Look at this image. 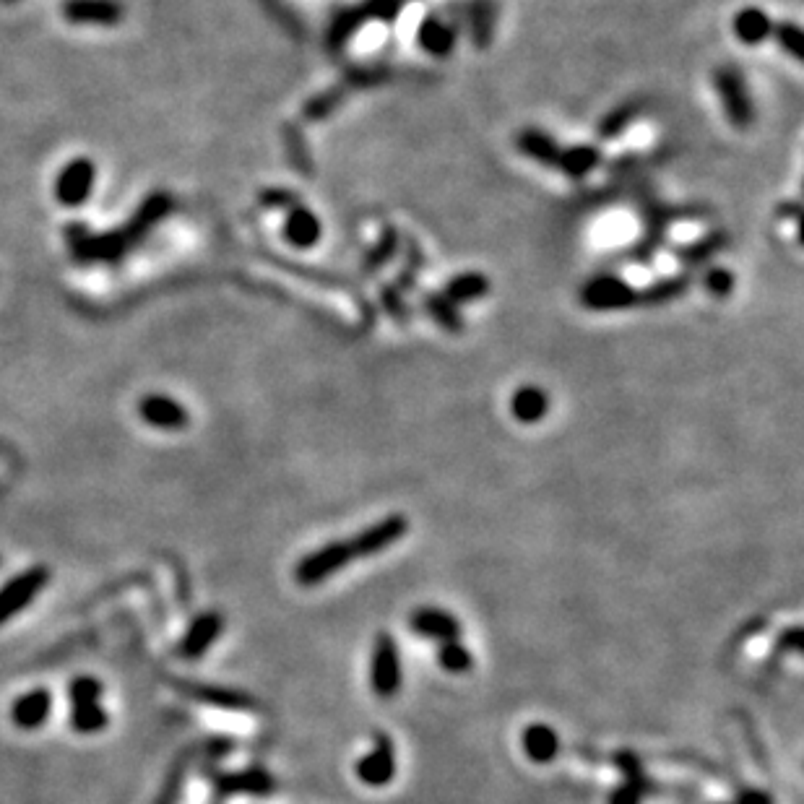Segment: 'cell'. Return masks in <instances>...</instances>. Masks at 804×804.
<instances>
[{
	"label": "cell",
	"mask_w": 804,
	"mask_h": 804,
	"mask_svg": "<svg viewBox=\"0 0 804 804\" xmlns=\"http://www.w3.org/2000/svg\"><path fill=\"white\" fill-rule=\"evenodd\" d=\"M713 89L719 94L721 110H724L726 120L732 123V128L750 131L755 118H758V110H755L745 76L734 66H719L713 71Z\"/></svg>",
	"instance_id": "1"
},
{
	"label": "cell",
	"mask_w": 804,
	"mask_h": 804,
	"mask_svg": "<svg viewBox=\"0 0 804 804\" xmlns=\"http://www.w3.org/2000/svg\"><path fill=\"white\" fill-rule=\"evenodd\" d=\"M578 302L591 313H615L638 305V287L622 276L599 274L578 289Z\"/></svg>",
	"instance_id": "2"
},
{
	"label": "cell",
	"mask_w": 804,
	"mask_h": 804,
	"mask_svg": "<svg viewBox=\"0 0 804 804\" xmlns=\"http://www.w3.org/2000/svg\"><path fill=\"white\" fill-rule=\"evenodd\" d=\"M354 550L349 539H339V542H328L318 547L315 552L305 555L295 568V581L300 586H318V583L328 581L336 576L341 568H347L354 560Z\"/></svg>",
	"instance_id": "3"
},
{
	"label": "cell",
	"mask_w": 804,
	"mask_h": 804,
	"mask_svg": "<svg viewBox=\"0 0 804 804\" xmlns=\"http://www.w3.org/2000/svg\"><path fill=\"white\" fill-rule=\"evenodd\" d=\"M461 24H464V8H461V14H453L451 8H448V14H440V11L427 14L417 27L419 50L432 55V58H448L458 45Z\"/></svg>",
	"instance_id": "4"
},
{
	"label": "cell",
	"mask_w": 804,
	"mask_h": 804,
	"mask_svg": "<svg viewBox=\"0 0 804 804\" xmlns=\"http://www.w3.org/2000/svg\"><path fill=\"white\" fill-rule=\"evenodd\" d=\"M47 581H50V570L37 565V568L24 570L8 583H3L0 586V625H6L11 617L21 615L40 596Z\"/></svg>",
	"instance_id": "5"
},
{
	"label": "cell",
	"mask_w": 804,
	"mask_h": 804,
	"mask_svg": "<svg viewBox=\"0 0 804 804\" xmlns=\"http://www.w3.org/2000/svg\"><path fill=\"white\" fill-rule=\"evenodd\" d=\"M94 177H97V167H94L92 159L86 157L71 159V162L66 164V170L58 175L55 198H58L63 206H68V209H79L81 203L92 196Z\"/></svg>",
	"instance_id": "6"
},
{
	"label": "cell",
	"mask_w": 804,
	"mask_h": 804,
	"mask_svg": "<svg viewBox=\"0 0 804 804\" xmlns=\"http://www.w3.org/2000/svg\"><path fill=\"white\" fill-rule=\"evenodd\" d=\"M373 690L378 698H393L401 687V659L399 648L391 635H380L373 651Z\"/></svg>",
	"instance_id": "7"
},
{
	"label": "cell",
	"mask_w": 804,
	"mask_h": 804,
	"mask_svg": "<svg viewBox=\"0 0 804 804\" xmlns=\"http://www.w3.org/2000/svg\"><path fill=\"white\" fill-rule=\"evenodd\" d=\"M406 531H409V521L396 513V516L380 518V521L373 523L370 529L352 536L349 542H352V550L357 557H373L380 555V552H386L388 547H393L396 542H401Z\"/></svg>",
	"instance_id": "8"
},
{
	"label": "cell",
	"mask_w": 804,
	"mask_h": 804,
	"mask_svg": "<svg viewBox=\"0 0 804 804\" xmlns=\"http://www.w3.org/2000/svg\"><path fill=\"white\" fill-rule=\"evenodd\" d=\"M63 16L79 27H118L125 8L120 0H66Z\"/></svg>",
	"instance_id": "9"
},
{
	"label": "cell",
	"mask_w": 804,
	"mask_h": 804,
	"mask_svg": "<svg viewBox=\"0 0 804 804\" xmlns=\"http://www.w3.org/2000/svg\"><path fill=\"white\" fill-rule=\"evenodd\" d=\"M53 713V693L47 687H37L19 695L11 706V721L21 732H37Z\"/></svg>",
	"instance_id": "10"
},
{
	"label": "cell",
	"mask_w": 804,
	"mask_h": 804,
	"mask_svg": "<svg viewBox=\"0 0 804 804\" xmlns=\"http://www.w3.org/2000/svg\"><path fill=\"white\" fill-rule=\"evenodd\" d=\"M282 235L292 248L310 250L321 242L323 224L313 209H308L305 203H297L295 209H289L284 216Z\"/></svg>",
	"instance_id": "11"
},
{
	"label": "cell",
	"mask_w": 804,
	"mask_h": 804,
	"mask_svg": "<svg viewBox=\"0 0 804 804\" xmlns=\"http://www.w3.org/2000/svg\"><path fill=\"white\" fill-rule=\"evenodd\" d=\"M138 414H141L146 425L159 427V430H183L190 422L188 409L180 401L162 396V393H151V396L141 399Z\"/></svg>",
	"instance_id": "12"
},
{
	"label": "cell",
	"mask_w": 804,
	"mask_h": 804,
	"mask_svg": "<svg viewBox=\"0 0 804 804\" xmlns=\"http://www.w3.org/2000/svg\"><path fill=\"white\" fill-rule=\"evenodd\" d=\"M224 633V617L216 615V612H203L198 615L196 620L190 622L188 630H185L183 641L177 646L180 656L185 659H198L209 651L211 646L216 643V638Z\"/></svg>",
	"instance_id": "13"
},
{
	"label": "cell",
	"mask_w": 804,
	"mask_h": 804,
	"mask_svg": "<svg viewBox=\"0 0 804 804\" xmlns=\"http://www.w3.org/2000/svg\"><path fill=\"white\" fill-rule=\"evenodd\" d=\"M513 144H516V151L521 157L542 164V167H550V170H555L557 159H560V151H563L560 141H557L552 133L542 131V128H534V125L518 131Z\"/></svg>",
	"instance_id": "14"
},
{
	"label": "cell",
	"mask_w": 804,
	"mask_h": 804,
	"mask_svg": "<svg viewBox=\"0 0 804 804\" xmlns=\"http://www.w3.org/2000/svg\"><path fill=\"white\" fill-rule=\"evenodd\" d=\"M510 417L521 422V425H539L547 414H550V393L544 391L542 386L526 383L518 386L510 396Z\"/></svg>",
	"instance_id": "15"
},
{
	"label": "cell",
	"mask_w": 804,
	"mask_h": 804,
	"mask_svg": "<svg viewBox=\"0 0 804 804\" xmlns=\"http://www.w3.org/2000/svg\"><path fill=\"white\" fill-rule=\"evenodd\" d=\"M396 776V758H393V745L388 737H378V745L370 755L357 763V778L367 786H386Z\"/></svg>",
	"instance_id": "16"
},
{
	"label": "cell",
	"mask_w": 804,
	"mask_h": 804,
	"mask_svg": "<svg viewBox=\"0 0 804 804\" xmlns=\"http://www.w3.org/2000/svg\"><path fill=\"white\" fill-rule=\"evenodd\" d=\"M409 628H412L417 635H422V638H430V641L440 643L458 641V635H461V622H458V617L448 615V612L435 607L417 609L412 615V620H409Z\"/></svg>",
	"instance_id": "17"
},
{
	"label": "cell",
	"mask_w": 804,
	"mask_h": 804,
	"mask_svg": "<svg viewBox=\"0 0 804 804\" xmlns=\"http://www.w3.org/2000/svg\"><path fill=\"white\" fill-rule=\"evenodd\" d=\"M732 32L737 37L739 45L745 47H758L763 42L771 40L773 32V21L768 16V11L758 6H745L739 8L737 14L732 19Z\"/></svg>",
	"instance_id": "18"
},
{
	"label": "cell",
	"mask_w": 804,
	"mask_h": 804,
	"mask_svg": "<svg viewBox=\"0 0 804 804\" xmlns=\"http://www.w3.org/2000/svg\"><path fill=\"white\" fill-rule=\"evenodd\" d=\"M170 211H172V198L167 196V193H154V196H149L144 203H141V209L136 211V216H133L131 222L125 224V229H120V232L125 235L128 245L141 242L146 235H149L151 227H157Z\"/></svg>",
	"instance_id": "19"
},
{
	"label": "cell",
	"mask_w": 804,
	"mask_h": 804,
	"mask_svg": "<svg viewBox=\"0 0 804 804\" xmlns=\"http://www.w3.org/2000/svg\"><path fill=\"white\" fill-rule=\"evenodd\" d=\"M690 287H693V276L690 274L664 276L659 282L638 287V305H643V308H661V305H669V302H677L680 297H685L690 292Z\"/></svg>",
	"instance_id": "20"
},
{
	"label": "cell",
	"mask_w": 804,
	"mask_h": 804,
	"mask_svg": "<svg viewBox=\"0 0 804 804\" xmlns=\"http://www.w3.org/2000/svg\"><path fill=\"white\" fill-rule=\"evenodd\" d=\"M602 162H604V154L599 146L578 144V146H568V149L563 146L555 170L563 172L568 180H586V177H589Z\"/></svg>",
	"instance_id": "21"
},
{
	"label": "cell",
	"mask_w": 804,
	"mask_h": 804,
	"mask_svg": "<svg viewBox=\"0 0 804 804\" xmlns=\"http://www.w3.org/2000/svg\"><path fill=\"white\" fill-rule=\"evenodd\" d=\"M177 687L190 698L203 700L214 708H227V711H253L255 703L245 693L237 690H224L216 685H196V682H177Z\"/></svg>",
	"instance_id": "22"
},
{
	"label": "cell",
	"mask_w": 804,
	"mask_h": 804,
	"mask_svg": "<svg viewBox=\"0 0 804 804\" xmlns=\"http://www.w3.org/2000/svg\"><path fill=\"white\" fill-rule=\"evenodd\" d=\"M490 279L482 274V271H464V274L451 276L448 282L443 284V295L461 308V305H471V302H479L484 297L490 295Z\"/></svg>",
	"instance_id": "23"
},
{
	"label": "cell",
	"mask_w": 804,
	"mask_h": 804,
	"mask_svg": "<svg viewBox=\"0 0 804 804\" xmlns=\"http://www.w3.org/2000/svg\"><path fill=\"white\" fill-rule=\"evenodd\" d=\"M274 778L268 776L263 768H248L240 773H222L216 778V789L222 794H253V797H266L274 791Z\"/></svg>",
	"instance_id": "24"
},
{
	"label": "cell",
	"mask_w": 804,
	"mask_h": 804,
	"mask_svg": "<svg viewBox=\"0 0 804 804\" xmlns=\"http://www.w3.org/2000/svg\"><path fill=\"white\" fill-rule=\"evenodd\" d=\"M495 16L497 8L492 0H471L469 6H464L466 27H469L471 40L479 50L490 47L492 37H495Z\"/></svg>",
	"instance_id": "25"
},
{
	"label": "cell",
	"mask_w": 804,
	"mask_h": 804,
	"mask_svg": "<svg viewBox=\"0 0 804 804\" xmlns=\"http://www.w3.org/2000/svg\"><path fill=\"white\" fill-rule=\"evenodd\" d=\"M523 752H526V758L531 763H552L557 758V752H560V737L547 724L526 726V732H523Z\"/></svg>",
	"instance_id": "26"
},
{
	"label": "cell",
	"mask_w": 804,
	"mask_h": 804,
	"mask_svg": "<svg viewBox=\"0 0 804 804\" xmlns=\"http://www.w3.org/2000/svg\"><path fill=\"white\" fill-rule=\"evenodd\" d=\"M367 21H370V16H367V11L362 3L360 6L344 8V11H341V14L331 21V29H328V34H326L328 50H334V53L344 50V47L352 42L354 34L365 27Z\"/></svg>",
	"instance_id": "27"
},
{
	"label": "cell",
	"mask_w": 804,
	"mask_h": 804,
	"mask_svg": "<svg viewBox=\"0 0 804 804\" xmlns=\"http://www.w3.org/2000/svg\"><path fill=\"white\" fill-rule=\"evenodd\" d=\"M643 112H646V102H643V99H628V102L612 107V110L599 120V128H596L599 141H612V138L622 136L630 125L638 123V118H641Z\"/></svg>",
	"instance_id": "28"
},
{
	"label": "cell",
	"mask_w": 804,
	"mask_h": 804,
	"mask_svg": "<svg viewBox=\"0 0 804 804\" xmlns=\"http://www.w3.org/2000/svg\"><path fill=\"white\" fill-rule=\"evenodd\" d=\"M422 310L443 328L445 334L451 336L464 334L466 328L464 315H461V310H458L443 292H425V295H422Z\"/></svg>",
	"instance_id": "29"
},
{
	"label": "cell",
	"mask_w": 804,
	"mask_h": 804,
	"mask_svg": "<svg viewBox=\"0 0 804 804\" xmlns=\"http://www.w3.org/2000/svg\"><path fill=\"white\" fill-rule=\"evenodd\" d=\"M399 250H401L399 229L393 227V224H383V227H380L378 240H375L373 248L367 250L365 261H362V271L370 276L378 274L380 268L388 266V263L399 255Z\"/></svg>",
	"instance_id": "30"
},
{
	"label": "cell",
	"mask_w": 804,
	"mask_h": 804,
	"mask_svg": "<svg viewBox=\"0 0 804 804\" xmlns=\"http://www.w3.org/2000/svg\"><path fill=\"white\" fill-rule=\"evenodd\" d=\"M726 245H729V235H726L724 229H713V232L703 235L700 240L680 245V248L674 250V255H677V261H682L685 266H700V263H706L708 258H713L716 253H721Z\"/></svg>",
	"instance_id": "31"
},
{
	"label": "cell",
	"mask_w": 804,
	"mask_h": 804,
	"mask_svg": "<svg viewBox=\"0 0 804 804\" xmlns=\"http://www.w3.org/2000/svg\"><path fill=\"white\" fill-rule=\"evenodd\" d=\"M352 92L344 81H339L336 86H331V89H326V92L315 94L313 99H308L305 102V107H302V115L308 120H323V118H331L336 110H339L344 102H347V94Z\"/></svg>",
	"instance_id": "32"
},
{
	"label": "cell",
	"mask_w": 804,
	"mask_h": 804,
	"mask_svg": "<svg viewBox=\"0 0 804 804\" xmlns=\"http://www.w3.org/2000/svg\"><path fill=\"white\" fill-rule=\"evenodd\" d=\"M110 724V716L102 708V703H81L71 706V729L76 734H97L105 732Z\"/></svg>",
	"instance_id": "33"
},
{
	"label": "cell",
	"mask_w": 804,
	"mask_h": 804,
	"mask_svg": "<svg viewBox=\"0 0 804 804\" xmlns=\"http://www.w3.org/2000/svg\"><path fill=\"white\" fill-rule=\"evenodd\" d=\"M771 40L776 42L778 50H784V53L789 55L794 63H804V53H802L804 34L797 21H781V24H773Z\"/></svg>",
	"instance_id": "34"
},
{
	"label": "cell",
	"mask_w": 804,
	"mask_h": 804,
	"mask_svg": "<svg viewBox=\"0 0 804 804\" xmlns=\"http://www.w3.org/2000/svg\"><path fill=\"white\" fill-rule=\"evenodd\" d=\"M438 661L445 672L464 674V672H469L471 664H474V656H471V651L464 646V643L445 641V643H440V648H438Z\"/></svg>",
	"instance_id": "35"
},
{
	"label": "cell",
	"mask_w": 804,
	"mask_h": 804,
	"mask_svg": "<svg viewBox=\"0 0 804 804\" xmlns=\"http://www.w3.org/2000/svg\"><path fill=\"white\" fill-rule=\"evenodd\" d=\"M703 287L713 300H729L734 295V287H737V276L724 266H711L703 274Z\"/></svg>",
	"instance_id": "36"
},
{
	"label": "cell",
	"mask_w": 804,
	"mask_h": 804,
	"mask_svg": "<svg viewBox=\"0 0 804 804\" xmlns=\"http://www.w3.org/2000/svg\"><path fill=\"white\" fill-rule=\"evenodd\" d=\"M105 693V687L97 677H89V674H81V677H73L71 685H68V700L71 706H81V703H99Z\"/></svg>",
	"instance_id": "37"
},
{
	"label": "cell",
	"mask_w": 804,
	"mask_h": 804,
	"mask_svg": "<svg viewBox=\"0 0 804 804\" xmlns=\"http://www.w3.org/2000/svg\"><path fill=\"white\" fill-rule=\"evenodd\" d=\"M380 302H383L386 313L391 315L393 321L401 323V326L412 321V310H409L406 295L396 287V284H383V287H380Z\"/></svg>",
	"instance_id": "38"
},
{
	"label": "cell",
	"mask_w": 804,
	"mask_h": 804,
	"mask_svg": "<svg viewBox=\"0 0 804 804\" xmlns=\"http://www.w3.org/2000/svg\"><path fill=\"white\" fill-rule=\"evenodd\" d=\"M648 789H651V784H648V778L643 776V771L628 773V776H625V784L612 794L609 804H641L643 794H646Z\"/></svg>",
	"instance_id": "39"
},
{
	"label": "cell",
	"mask_w": 804,
	"mask_h": 804,
	"mask_svg": "<svg viewBox=\"0 0 804 804\" xmlns=\"http://www.w3.org/2000/svg\"><path fill=\"white\" fill-rule=\"evenodd\" d=\"M261 203L266 206V209L289 211V209H295L297 203H300V198H297V193H292V190L268 188L261 193Z\"/></svg>",
	"instance_id": "40"
},
{
	"label": "cell",
	"mask_w": 804,
	"mask_h": 804,
	"mask_svg": "<svg viewBox=\"0 0 804 804\" xmlns=\"http://www.w3.org/2000/svg\"><path fill=\"white\" fill-rule=\"evenodd\" d=\"M183 776H185V763L175 765V771H172L170 778L164 781L162 794H159L157 804H175L177 802L180 791H183Z\"/></svg>",
	"instance_id": "41"
},
{
	"label": "cell",
	"mask_w": 804,
	"mask_h": 804,
	"mask_svg": "<svg viewBox=\"0 0 804 804\" xmlns=\"http://www.w3.org/2000/svg\"><path fill=\"white\" fill-rule=\"evenodd\" d=\"M737 804H773V802H771V797H768V794H763V791L747 789V791H742V794H739Z\"/></svg>",
	"instance_id": "42"
},
{
	"label": "cell",
	"mask_w": 804,
	"mask_h": 804,
	"mask_svg": "<svg viewBox=\"0 0 804 804\" xmlns=\"http://www.w3.org/2000/svg\"><path fill=\"white\" fill-rule=\"evenodd\" d=\"M3 3H6V6H14V3H19V0H3Z\"/></svg>",
	"instance_id": "43"
}]
</instances>
